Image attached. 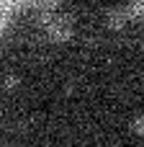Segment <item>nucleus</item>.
I'll list each match as a JSON object with an SVG mask.
<instances>
[{
	"label": "nucleus",
	"instance_id": "f03ea898",
	"mask_svg": "<svg viewBox=\"0 0 144 147\" xmlns=\"http://www.w3.org/2000/svg\"><path fill=\"white\" fill-rule=\"evenodd\" d=\"M137 5H139V10L144 13V0H137Z\"/></svg>",
	"mask_w": 144,
	"mask_h": 147
},
{
	"label": "nucleus",
	"instance_id": "f257e3e1",
	"mask_svg": "<svg viewBox=\"0 0 144 147\" xmlns=\"http://www.w3.org/2000/svg\"><path fill=\"white\" fill-rule=\"evenodd\" d=\"M15 3H23V0H0V8L3 5H15Z\"/></svg>",
	"mask_w": 144,
	"mask_h": 147
}]
</instances>
